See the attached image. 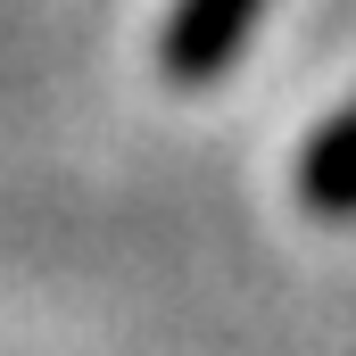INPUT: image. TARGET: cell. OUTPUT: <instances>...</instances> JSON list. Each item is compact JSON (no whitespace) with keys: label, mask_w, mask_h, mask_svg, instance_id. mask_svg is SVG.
I'll list each match as a JSON object with an SVG mask.
<instances>
[{"label":"cell","mask_w":356,"mask_h":356,"mask_svg":"<svg viewBox=\"0 0 356 356\" xmlns=\"http://www.w3.org/2000/svg\"><path fill=\"white\" fill-rule=\"evenodd\" d=\"M307 199L315 207H356V108L307 149Z\"/></svg>","instance_id":"obj_2"},{"label":"cell","mask_w":356,"mask_h":356,"mask_svg":"<svg viewBox=\"0 0 356 356\" xmlns=\"http://www.w3.org/2000/svg\"><path fill=\"white\" fill-rule=\"evenodd\" d=\"M257 8L266 0H175L166 8V33H158V67L175 83H207L241 58V42L257 33Z\"/></svg>","instance_id":"obj_1"}]
</instances>
